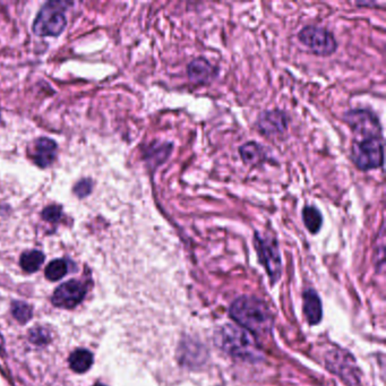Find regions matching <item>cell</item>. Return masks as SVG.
Listing matches in <instances>:
<instances>
[{
  "label": "cell",
  "mask_w": 386,
  "mask_h": 386,
  "mask_svg": "<svg viewBox=\"0 0 386 386\" xmlns=\"http://www.w3.org/2000/svg\"><path fill=\"white\" fill-rule=\"evenodd\" d=\"M87 294L85 284L80 281L70 280L61 284L54 291L52 296V303L59 308H74L83 300Z\"/></svg>",
  "instance_id": "cell-8"
},
{
  "label": "cell",
  "mask_w": 386,
  "mask_h": 386,
  "mask_svg": "<svg viewBox=\"0 0 386 386\" xmlns=\"http://www.w3.org/2000/svg\"><path fill=\"white\" fill-rule=\"evenodd\" d=\"M93 364V356L89 351L78 349L70 354L69 366L75 373H85Z\"/></svg>",
  "instance_id": "cell-15"
},
{
  "label": "cell",
  "mask_w": 386,
  "mask_h": 386,
  "mask_svg": "<svg viewBox=\"0 0 386 386\" xmlns=\"http://www.w3.org/2000/svg\"><path fill=\"white\" fill-rule=\"evenodd\" d=\"M215 342L222 350L243 361H259L261 351L250 332L235 325H224L215 334Z\"/></svg>",
  "instance_id": "cell-2"
},
{
  "label": "cell",
  "mask_w": 386,
  "mask_h": 386,
  "mask_svg": "<svg viewBox=\"0 0 386 386\" xmlns=\"http://www.w3.org/2000/svg\"><path fill=\"white\" fill-rule=\"evenodd\" d=\"M91 191H92V182L89 179H82L74 187V193L80 198L87 197Z\"/></svg>",
  "instance_id": "cell-21"
},
{
  "label": "cell",
  "mask_w": 386,
  "mask_h": 386,
  "mask_svg": "<svg viewBox=\"0 0 386 386\" xmlns=\"http://www.w3.org/2000/svg\"><path fill=\"white\" fill-rule=\"evenodd\" d=\"M70 3L49 1L42 7L33 23V32L39 36H57L67 24L66 10Z\"/></svg>",
  "instance_id": "cell-3"
},
{
  "label": "cell",
  "mask_w": 386,
  "mask_h": 386,
  "mask_svg": "<svg viewBox=\"0 0 386 386\" xmlns=\"http://www.w3.org/2000/svg\"><path fill=\"white\" fill-rule=\"evenodd\" d=\"M343 119L354 133V140L382 136L380 119L369 109H351L345 112Z\"/></svg>",
  "instance_id": "cell-5"
},
{
  "label": "cell",
  "mask_w": 386,
  "mask_h": 386,
  "mask_svg": "<svg viewBox=\"0 0 386 386\" xmlns=\"http://www.w3.org/2000/svg\"><path fill=\"white\" fill-rule=\"evenodd\" d=\"M94 386H105V385H103V384H96V385Z\"/></svg>",
  "instance_id": "cell-24"
},
{
  "label": "cell",
  "mask_w": 386,
  "mask_h": 386,
  "mask_svg": "<svg viewBox=\"0 0 386 386\" xmlns=\"http://www.w3.org/2000/svg\"><path fill=\"white\" fill-rule=\"evenodd\" d=\"M47 339L48 338H47L45 330H32V332H31V341L38 343V345H42V343H45V342L48 341Z\"/></svg>",
  "instance_id": "cell-22"
},
{
  "label": "cell",
  "mask_w": 386,
  "mask_h": 386,
  "mask_svg": "<svg viewBox=\"0 0 386 386\" xmlns=\"http://www.w3.org/2000/svg\"><path fill=\"white\" fill-rule=\"evenodd\" d=\"M350 156L354 166L361 171L380 168L384 162L383 136L354 140Z\"/></svg>",
  "instance_id": "cell-4"
},
{
  "label": "cell",
  "mask_w": 386,
  "mask_h": 386,
  "mask_svg": "<svg viewBox=\"0 0 386 386\" xmlns=\"http://www.w3.org/2000/svg\"><path fill=\"white\" fill-rule=\"evenodd\" d=\"M63 210H61L59 205H50L48 208H45L42 212V217L48 222L56 224L58 221L61 220Z\"/></svg>",
  "instance_id": "cell-20"
},
{
  "label": "cell",
  "mask_w": 386,
  "mask_h": 386,
  "mask_svg": "<svg viewBox=\"0 0 386 386\" xmlns=\"http://www.w3.org/2000/svg\"><path fill=\"white\" fill-rule=\"evenodd\" d=\"M43 262H45V255L39 250L24 253L21 257V266L24 271L29 272V273L38 271Z\"/></svg>",
  "instance_id": "cell-16"
},
{
  "label": "cell",
  "mask_w": 386,
  "mask_h": 386,
  "mask_svg": "<svg viewBox=\"0 0 386 386\" xmlns=\"http://www.w3.org/2000/svg\"><path fill=\"white\" fill-rule=\"evenodd\" d=\"M240 158L248 166H259L266 160L264 147L255 140L246 142L239 147Z\"/></svg>",
  "instance_id": "cell-13"
},
{
  "label": "cell",
  "mask_w": 386,
  "mask_h": 386,
  "mask_svg": "<svg viewBox=\"0 0 386 386\" xmlns=\"http://www.w3.org/2000/svg\"><path fill=\"white\" fill-rule=\"evenodd\" d=\"M171 150H173V145L168 143L160 144V147H150V150L147 153V161L151 164H156V167L162 164L169 157Z\"/></svg>",
  "instance_id": "cell-17"
},
{
  "label": "cell",
  "mask_w": 386,
  "mask_h": 386,
  "mask_svg": "<svg viewBox=\"0 0 386 386\" xmlns=\"http://www.w3.org/2000/svg\"><path fill=\"white\" fill-rule=\"evenodd\" d=\"M68 266L67 263L64 259H54L52 262L49 263L48 266L45 268V277L50 281L61 280L67 275Z\"/></svg>",
  "instance_id": "cell-18"
},
{
  "label": "cell",
  "mask_w": 386,
  "mask_h": 386,
  "mask_svg": "<svg viewBox=\"0 0 386 386\" xmlns=\"http://www.w3.org/2000/svg\"><path fill=\"white\" fill-rule=\"evenodd\" d=\"M3 336H1V334H0V351L3 350Z\"/></svg>",
  "instance_id": "cell-23"
},
{
  "label": "cell",
  "mask_w": 386,
  "mask_h": 386,
  "mask_svg": "<svg viewBox=\"0 0 386 386\" xmlns=\"http://www.w3.org/2000/svg\"><path fill=\"white\" fill-rule=\"evenodd\" d=\"M303 224L310 233L316 235L323 226V215L319 208L314 205H306L301 211Z\"/></svg>",
  "instance_id": "cell-14"
},
{
  "label": "cell",
  "mask_w": 386,
  "mask_h": 386,
  "mask_svg": "<svg viewBox=\"0 0 386 386\" xmlns=\"http://www.w3.org/2000/svg\"><path fill=\"white\" fill-rule=\"evenodd\" d=\"M254 245L259 262L264 266L272 281H277L281 275V256L278 242L273 237H262L255 233Z\"/></svg>",
  "instance_id": "cell-7"
},
{
  "label": "cell",
  "mask_w": 386,
  "mask_h": 386,
  "mask_svg": "<svg viewBox=\"0 0 386 386\" xmlns=\"http://www.w3.org/2000/svg\"><path fill=\"white\" fill-rule=\"evenodd\" d=\"M57 154V144L50 138H39L35 142V151L33 154L34 162L40 168H47L52 166Z\"/></svg>",
  "instance_id": "cell-11"
},
{
  "label": "cell",
  "mask_w": 386,
  "mask_h": 386,
  "mask_svg": "<svg viewBox=\"0 0 386 386\" xmlns=\"http://www.w3.org/2000/svg\"><path fill=\"white\" fill-rule=\"evenodd\" d=\"M298 39L317 56H331L338 49V41L334 34L322 26H303L298 33Z\"/></svg>",
  "instance_id": "cell-6"
},
{
  "label": "cell",
  "mask_w": 386,
  "mask_h": 386,
  "mask_svg": "<svg viewBox=\"0 0 386 386\" xmlns=\"http://www.w3.org/2000/svg\"><path fill=\"white\" fill-rule=\"evenodd\" d=\"M303 314L307 322L312 325H316L322 321V303L317 294L312 289L303 292Z\"/></svg>",
  "instance_id": "cell-12"
},
{
  "label": "cell",
  "mask_w": 386,
  "mask_h": 386,
  "mask_svg": "<svg viewBox=\"0 0 386 386\" xmlns=\"http://www.w3.org/2000/svg\"><path fill=\"white\" fill-rule=\"evenodd\" d=\"M230 315L248 332L268 333L272 328V314L262 300L255 297L238 298L230 308Z\"/></svg>",
  "instance_id": "cell-1"
},
{
  "label": "cell",
  "mask_w": 386,
  "mask_h": 386,
  "mask_svg": "<svg viewBox=\"0 0 386 386\" xmlns=\"http://www.w3.org/2000/svg\"><path fill=\"white\" fill-rule=\"evenodd\" d=\"M12 310H13L14 317L22 324L32 319V308L28 303H14Z\"/></svg>",
  "instance_id": "cell-19"
},
{
  "label": "cell",
  "mask_w": 386,
  "mask_h": 386,
  "mask_svg": "<svg viewBox=\"0 0 386 386\" xmlns=\"http://www.w3.org/2000/svg\"><path fill=\"white\" fill-rule=\"evenodd\" d=\"M187 75L194 83H210L217 77V68L206 58L197 57L187 65Z\"/></svg>",
  "instance_id": "cell-10"
},
{
  "label": "cell",
  "mask_w": 386,
  "mask_h": 386,
  "mask_svg": "<svg viewBox=\"0 0 386 386\" xmlns=\"http://www.w3.org/2000/svg\"><path fill=\"white\" fill-rule=\"evenodd\" d=\"M288 125H289V118L287 114L279 109L261 112L256 122L259 131L265 136L283 134L288 129Z\"/></svg>",
  "instance_id": "cell-9"
}]
</instances>
